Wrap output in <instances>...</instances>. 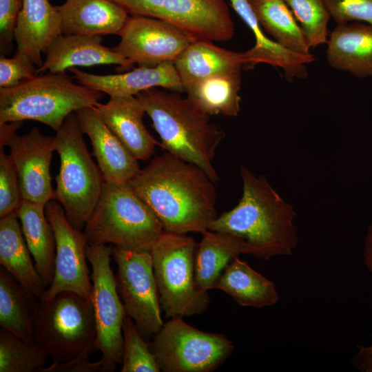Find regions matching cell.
Wrapping results in <instances>:
<instances>
[{
    "instance_id": "1",
    "label": "cell",
    "mask_w": 372,
    "mask_h": 372,
    "mask_svg": "<svg viewBox=\"0 0 372 372\" xmlns=\"http://www.w3.org/2000/svg\"><path fill=\"white\" fill-rule=\"evenodd\" d=\"M128 183L165 231L202 233L218 217L215 183L198 166L167 152L154 158Z\"/></svg>"
},
{
    "instance_id": "2",
    "label": "cell",
    "mask_w": 372,
    "mask_h": 372,
    "mask_svg": "<svg viewBox=\"0 0 372 372\" xmlns=\"http://www.w3.org/2000/svg\"><path fill=\"white\" fill-rule=\"evenodd\" d=\"M240 171L243 186L240 201L218 216L209 229L242 238L245 254L262 260L291 255L298 242L293 207L264 176L258 177L243 166Z\"/></svg>"
},
{
    "instance_id": "3",
    "label": "cell",
    "mask_w": 372,
    "mask_h": 372,
    "mask_svg": "<svg viewBox=\"0 0 372 372\" xmlns=\"http://www.w3.org/2000/svg\"><path fill=\"white\" fill-rule=\"evenodd\" d=\"M154 87L136 95L160 136L161 147L169 154L203 169L216 183L213 165L216 150L225 134L188 96Z\"/></svg>"
},
{
    "instance_id": "4",
    "label": "cell",
    "mask_w": 372,
    "mask_h": 372,
    "mask_svg": "<svg viewBox=\"0 0 372 372\" xmlns=\"http://www.w3.org/2000/svg\"><path fill=\"white\" fill-rule=\"evenodd\" d=\"M101 92L74 83L65 72H48L10 88H0V123L32 120L55 132L71 113L96 106Z\"/></svg>"
},
{
    "instance_id": "5",
    "label": "cell",
    "mask_w": 372,
    "mask_h": 372,
    "mask_svg": "<svg viewBox=\"0 0 372 372\" xmlns=\"http://www.w3.org/2000/svg\"><path fill=\"white\" fill-rule=\"evenodd\" d=\"M163 231L158 218L129 183L104 181L83 234L89 245L110 243L144 251L150 250Z\"/></svg>"
},
{
    "instance_id": "6",
    "label": "cell",
    "mask_w": 372,
    "mask_h": 372,
    "mask_svg": "<svg viewBox=\"0 0 372 372\" xmlns=\"http://www.w3.org/2000/svg\"><path fill=\"white\" fill-rule=\"evenodd\" d=\"M34 343L52 358V364L90 358L97 350L92 300L70 291L50 300L39 299Z\"/></svg>"
},
{
    "instance_id": "7",
    "label": "cell",
    "mask_w": 372,
    "mask_h": 372,
    "mask_svg": "<svg viewBox=\"0 0 372 372\" xmlns=\"http://www.w3.org/2000/svg\"><path fill=\"white\" fill-rule=\"evenodd\" d=\"M83 134L76 112H73L67 116L54 136V149L60 158L54 200L63 208L71 225L79 230L92 215L104 183Z\"/></svg>"
},
{
    "instance_id": "8",
    "label": "cell",
    "mask_w": 372,
    "mask_h": 372,
    "mask_svg": "<svg viewBox=\"0 0 372 372\" xmlns=\"http://www.w3.org/2000/svg\"><path fill=\"white\" fill-rule=\"evenodd\" d=\"M196 245L192 236L163 231L149 250L167 318L200 314L209 304L208 291L199 290L195 282Z\"/></svg>"
},
{
    "instance_id": "9",
    "label": "cell",
    "mask_w": 372,
    "mask_h": 372,
    "mask_svg": "<svg viewBox=\"0 0 372 372\" xmlns=\"http://www.w3.org/2000/svg\"><path fill=\"white\" fill-rule=\"evenodd\" d=\"M150 349L163 372H209L232 353L227 336L202 331L174 317L154 335Z\"/></svg>"
},
{
    "instance_id": "10",
    "label": "cell",
    "mask_w": 372,
    "mask_h": 372,
    "mask_svg": "<svg viewBox=\"0 0 372 372\" xmlns=\"http://www.w3.org/2000/svg\"><path fill=\"white\" fill-rule=\"evenodd\" d=\"M112 247L105 244L86 246L87 260L92 267L91 300L102 372L114 371L118 364H121L123 324L127 315L111 268Z\"/></svg>"
},
{
    "instance_id": "11",
    "label": "cell",
    "mask_w": 372,
    "mask_h": 372,
    "mask_svg": "<svg viewBox=\"0 0 372 372\" xmlns=\"http://www.w3.org/2000/svg\"><path fill=\"white\" fill-rule=\"evenodd\" d=\"M130 16L156 18L195 41H227L235 32L226 0H111Z\"/></svg>"
},
{
    "instance_id": "12",
    "label": "cell",
    "mask_w": 372,
    "mask_h": 372,
    "mask_svg": "<svg viewBox=\"0 0 372 372\" xmlns=\"http://www.w3.org/2000/svg\"><path fill=\"white\" fill-rule=\"evenodd\" d=\"M112 259L116 265L117 290L127 315L145 338L155 335L164 324L149 251L112 246Z\"/></svg>"
},
{
    "instance_id": "13",
    "label": "cell",
    "mask_w": 372,
    "mask_h": 372,
    "mask_svg": "<svg viewBox=\"0 0 372 372\" xmlns=\"http://www.w3.org/2000/svg\"><path fill=\"white\" fill-rule=\"evenodd\" d=\"M45 214L55 238L54 273L51 284L39 299L50 300L62 291H70L91 300L87 243L83 232L71 225L63 208L56 200L46 203Z\"/></svg>"
},
{
    "instance_id": "14",
    "label": "cell",
    "mask_w": 372,
    "mask_h": 372,
    "mask_svg": "<svg viewBox=\"0 0 372 372\" xmlns=\"http://www.w3.org/2000/svg\"><path fill=\"white\" fill-rule=\"evenodd\" d=\"M120 42L112 48L139 66H156L174 62L194 41L177 27L161 19L128 17L118 34Z\"/></svg>"
},
{
    "instance_id": "15",
    "label": "cell",
    "mask_w": 372,
    "mask_h": 372,
    "mask_svg": "<svg viewBox=\"0 0 372 372\" xmlns=\"http://www.w3.org/2000/svg\"><path fill=\"white\" fill-rule=\"evenodd\" d=\"M14 166L22 199L46 205L55 199L50 164L54 136L43 134L34 127L23 135L14 134L5 144Z\"/></svg>"
},
{
    "instance_id": "16",
    "label": "cell",
    "mask_w": 372,
    "mask_h": 372,
    "mask_svg": "<svg viewBox=\"0 0 372 372\" xmlns=\"http://www.w3.org/2000/svg\"><path fill=\"white\" fill-rule=\"evenodd\" d=\"M75 112L83 134L90 140L104 181L128 183L141 169L138 160L106 125L95 106Z\"/></svg>"
},
{
    "instance_id": "17",
    "label": "cell",
    "mask_w": 372,
    "mask_h": 372,
    "mask_svg": "<svg viewBox=\"0 0 372 372\" xmlns=\"http://www.w3.org/2000/svg\"><path fill=\"white\" fill-rule=\"evenodd\" d=\"M102 35L63 34L56 37L47 47L45 58L37 68V74L45 71L65 72L76 66L119 65L117 71L128 70L134 63L121 54L101 43Z\"/></svg>"
},
{
    "instance_id": "18",
    "label": "cell",
    "mask_w": 372,
    "mask_h": 372,
    "mask_svg": "<svg viewBox=\"0 0 372 372\" xmlns=\"http://www.w3.org/2000/svg\"><path fill=\"white\" fill-rule=\"evenodd\" d=\"M79 84L113 96H136L142 91L161 87L183 92L184 87L174 62L167 61L156 66H139L117 74H94L76 67L69 69Z\"/></svg>"
},
{
    "instance_id": "19",
    "label": "cell",
    "mask_w": 372,
    "mask_h": 372,
    "mask_svg": "<svg viewBox=\"0 0 372 372\" xmlns=\"http://www.w3.org/2000/svg\"><path fill=\"white\" fill-rule=\"evenodd\" d=\"M228 1L234 11L252 31L255 37L254 45L242 52L244 65L253 68L258 63H266L279 67L282 69L286 80L290 82L307 76V65L315 61L313 54H297L265 36L249 0Z\"/></svg>"
},
{
    "instance_id": "20",
    "label": "cell",
    "mask_w": 372,
    "mask_h": 372,
    "mask_svg": "<svg viewBox=\"0 0 372 372\" xmlns=\"http://www.w3.org/2000/svg\"><path fill=\"white\" fill-rule=\"evenodd\" d=\"M109 129L138 161L149 158L161 145L145 127V109L136 96L110 97L95 106Z\"/></svg>"
},
{
    "instance_id": "21",
    "label": "cell",
    "mask_w": 372,
    "mask_h": 372,
    "mask_svg": "<svg viewBox=\"0 0 372 372\" xmlns=\"http://www.w3.org/2000/svg\"><path fill=\"white\" fill-rule=\"evenodd\" d=\"M61 32V19L56 6L49 0H23L14 30L17 50L27 54L40 67L48 45Z\"/></svg>"
},
{
    "instance_id": "22",
    "label": "cell",
    "mask_w": 372,
    "mask_h": 372,
    "mask_svg": "<svg viewBox=\"0 0 372 372\" xmlns=\"http://www.w3.org/2000/svg\"><path fill=\"white\" fill-rule=\"evenodd\" d=\"M327 43V59L332 68L357 77L372 76V25L338 24Z\"/></svg>"
},
{
    "instance_id": "23",
    "label": "cell",
    "mask_w": 372,
    "mask_h": 372,
    "mask_svg": "<svg viewBox=\"0 0 372 372\" xmlns=\"http://www.w3.org/2000/svg\"><path fill=\"white\" fill-rule=\"evenodd\" d=\"M63 34H118L127 12L111 0H65L56 6Z\"/></svg>"
},
{
    "instance_id": "24",
    "label": "cell",
    "mask_w": 372,
    "mask_h": 372,
    "mask_svg": "<svg viewBox=\"0 0 372 372\" xmlns=\"http://www.w3.org/2000/svg\"><path fill=\"white\" fill-rule=\"evenodd\" d=\"M0 264L37 298L47 289L35 267L16 211L0 219Z\"/></svg>"
},
{
    "instance_id": "25",
    "label": "cell",
    "mask_w": 372,
    "mask_h": 372,
    "mask_svg": "<svg viewBox=\"0 0 372 372\" xmlns=\"http://www.w3.org/2000/svg\"><path fill=\"white\" fill-rule=\"evenodd\" d=\"M196 245L195 282L200 291L216 288L223 273L240 254H245V240L233 234L207 229Z\"/></svg>"
},
{
    "instance_id": "26",
    "label": "cell",
    "mask_w": 372,
    "mask_h": 372,
    "mask_svg": "<svg viewBox=\"0 0 372 372\" xmlns=\"http://www.w3.org/2000/svg\"><path fill=\"white\" fill-rule=\"evenodd\" d=\"M185 91L206 78L228 72L242 70V53L226 50L212 41H195L174 61Z\"/></svg>"
},
{
    "instance_id": "27",
    "label": "cell",
    "mask_w": 372,
    "mask_h": 372,
    "mask_svg": "<svg viewBox=\"0 0 372 372\" xmlns=\"http://www.w3.org/2000/svg\"><path fill=\"white\" fill-rule=\"evenodd\" d=\"M16 212L35 267L48 287L54 277L56 244L45 205L22 199Z\"/></svg>"
},
{
    "instance_id": "28",
    "label": "cell",
    "mask_w": 372,
    "mask_h": 372,
    "mask_svg": "<svg viewBox=\"0 0 372 372\" xmlns=\"http://www.w3.org/2000/svg\"><path fill=\"white\" fill-rule=\"evenodd\" d=\"M39 299L5 269H0V326L34 343V323Z\"/></svg>"
},
{
    "instance_id": "29",
    "label": "cell",
    "mask_w": 372,
    "mask_h": 372,
    "mask_svg": "<svg viewBox=\"0 0 372 372\" xmlns=\"http://www.w3.org/2000/svg\"><path fill=\"white\" fill-rule=\"evenodd\" d=\"M216 288L242 307L260 309L275 304L279 299L275 283L253 269L239 256L227 267Z\"/></svg>"
},
{
    "instance_id": "30",
    "label": "cell",
    "mask_w": 372,
    "mask_h": 372,
    "mask_svg": "<svg viewBox=\"0 0 372 372\" xmlns=\"http://www.w3.org/2000/svg\"><path fill=\"white\" fill-rule=\"evenodd\" d=\"M241 70L218 74L197 82L185 92L209 116H236L240 112Z\"/></svg>"
},
{
    "instance_id": "31",
    "label": "cell",
    "mask_w": 372,
    "mask_h": 372,
    "mask_svg": "<svg viewBox=\"0 0 372 372\" xmlns=\"http://www.w3.org/2000/svg\"><path fill=\"white\" fill-rule=\"evenodd\" d=\"M265 31L284 48L310 55V46L301 27L284 0H249Z\"/></svg>"
},
{
    "instance_id": "32",
    "label": "cell",
    "mask_w": 372,
    "mask_h": 372,
    "mask_svg": "<svg viewBox=\"0 0 372 372\" xmlns=\"http://www.w3.org/2000/svg\"><path fill=\"white\" fill-rule=\"evenodd\" d=\"M49 356L34 343L0 330V372L41 371Z\"/></svg>"
},
{
    "instance_id": "33",
    "label": "cell",
    "mask_w": 372,
    "mask_h": 372,
    "mask_svg": "<svg viewBox=\"0 0 372 372\" xmlns=\"http://www.w3.org/2000/svg\"><path fill=\"white\" fill-rule=\"evenodd\" d=\"M123 338L121 372L161 371L150 344L145 340L134 320L127 315L123 324Z\"/></svg>"
},
{
    "instance_id": "34",
    "label": "cell",
    "mask_w": 372,
    "mask_h": 372,
    "mask_svg": "<svg viewBox=\"0 0 372 372\" xmlns=\"http://www.w3.org/2000/svg\"><path fill=\"white\" fill-rule=\"evenodd\" d=\"M304 32L311 48L327 42L330 13L324 0H284Z\"/></svg>"
},
{
    "instance_id": "35",
    "label": "cell",
    "mask_w": 372,
    "mask_h": 372,
    "mask_svg": "<svg viewBox=\"0 0 372 372\" xmlns=\"http://www.w3.org/2000/svg\"><path fill=\"white\" fill-rule=\"evenodd\" d=\"M21 200L14 166L10 155L0 146V218L16 211Z\"/></svg>"
},
{
    "instance_id": "36",
    "label": "cell",
    "mask_w": 372,
    "mask_h": 372,
    "mask_svg": "<svg viewBox=\"0 0 372 372\" xmlns=\"http://www.w3.org/2000/svg\"><path fill=\"white\" fill-rule=\"evenodd\" d=\"M34 63L25 53L17 50L11 58H0V88H10L38 75Z\"/></svg>"
},
{
    "instance_id": "37",
    "label": "cell",
    "mask_w": 372,
    "mask_h": 372,
    "mask_svg": "<svg viewBox=\"0 0 372 372\" xmlns=\"http://www.w3.org/2000/svg\"><path fill=\"white\" fill-rule=\"evenodd\" d=\"M337 24L362 22L372 25V0H324Z\"/></svg>"
},
{
    "instance_id": "38",
    "label": "cell",
    "mask_w": 372,
    "mask_h": 372,
    "mask_svg": "<svg viewBox=\"0 0 372 372\" xmlns=\"http://www.w3.org/2000/svg\"><path fill=\"white\" fill-rule=\"evenodd\" d=\"M23 0H0V51L5 54L12 48L14 30Z\"/></svg>"
},
{
    "instance_id": "39",
    "label": "cell",
    "mask_w": 372,
    "mask_h": 372,
    "mask_svg": "<svg viewBox=\"0 0 372 372\" xmlns=\"http://www.w3.org/2000/svg\"><path fill=\"white\" fill-rule=\"evenodd\" d=\"M353 366L362 372H372V340L369 345H359L351 359Z\"/></svg>"
},
{
    "instance_id": "40",
    "label": "cell",
    "mask_w": 372,
    "mask_h": 372,
    "mask_svg": "<svg viewBox=\"0 0 372 372\" xmlns=\"http://www.w3.org/2000/svg\"><path fill=\"white\" fill-rule=\"evenodd\" d=\"M363 261L372 275V222L368 227L363 248Z\"/></svg>"
}]
</instances>
